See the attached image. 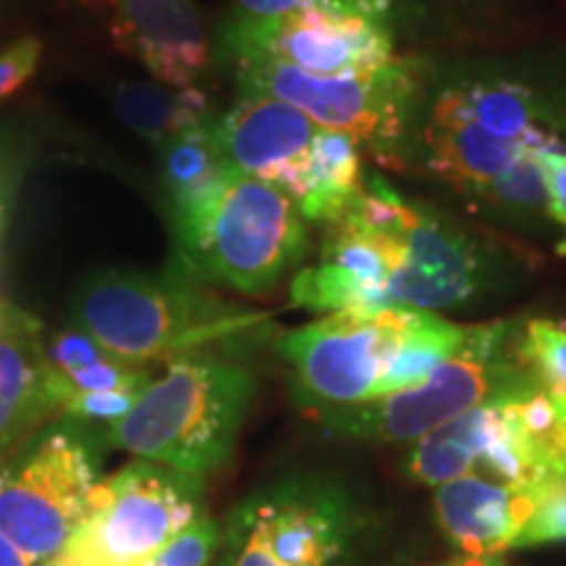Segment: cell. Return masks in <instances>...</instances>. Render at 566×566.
<instances>
[{"label": "cell", "mask_w": 566, "mask_h": 566, "mask_svg": "<svg viewBox=\"0 0 566 566\" xmlns=\"http://www.w3.org/2000/svg\"><path fill=\"white\" fill-rule=\"evenodd\" d=\"M315 265L292 281V302L310 313L462 307L493 283L495 263L462 226L367 176L344 218L325 226Z\"/></svg>", "instance_id": "cell-1"}, {"label": "cell", "mask_w": 566, "mask_h": 566, "mask_svg": "<svg viewBox=\"0 0 566 566\" xmlns=\"http://www.w3.org/2000/svg\"><path fill=\"white\" fill-rule=\"evenodd\" d=\"M420 142L430 171L457 192L506 210H546L537 155L562 139L522 82L485 71L451 76L430 97Z\"/></svg>", "instance_id": "cell-2"}, {"label": "cell", "mask_w": 566, "mask_h": 566, "mask_svg": "<svg viewBox=\"0 0 566 566\" xmlns=\"http://www.w3.org/2000/svg\"><path fill=\"white\" fill-rule=\"evenodd\" d=\"M467 325L424 310H342L289 331L279 354L310 415L384 399L422 384L464 342Z\"/></svg>", "instance_id": "cell-3"}, {"label": "cell", "mask_w": 566, "mask_h": 566, "mask_svg": "<svg viewBox=\"0 0 566 566\" xmlns=\"http://www.w3.org/2000/svg\"><path fill=\"white\" fill-rule=\"evenodd\" d=\"M71 321L116 357L145 365L252 336L265 317L218 300L179 260L160 273L90 275L71 302Z\"/></svg>", "instance_id": "cell-4"}, {"label": "cell", "mask_w": 566, "mask_h": 566, "mask_svg": "<svg viewBox=\"0 0 566 566\" xmlns=\"http://www.w3.org/2000/svg\"><path fill=\"white\" fill-rule=\"evenodd\" d=\"M171 216L181 263L200 281L250 296L271 294L310 250L292 197L233 168Z\"/></svg>", "instance_id": "cell-5"}, {"label": "cell", "mask_w": 566, "mask_h": 566, "mask_svg": "<svg viewBox=\"0 0 566 566\" xmlns=\"http://www.w3.org/2000/svg\"><path fill=\"white\" fill-rule=\"evenodd\" d=\"M212 134L233 171L279 187L307 223H336L363 195V147L275 97L239 95Z\"/></svg>", "instance_id": "cell-6"}, {"label": "cell", "mask_w": 566, "mask_h": 566, "mask_svg": "<svg viewBox=\"0 0 566 566\" xmlns=\"http://www.w3.org/2000/svg\"><path fill=\"white\" fill-rule=\"evenodd\" d=\"M254 396L247 367L212 354H189L145 388L132 412L108 424V438L145 462L205 478L233 454Z\"/></svg>", "instance_id": "cell-7"}, {"label": "cell", "mask_w": 566, "mask_h": 566, "mask_svg": "<svg viewBox=\"0 0 566 566\" xmlns=\"http://www.w3.org/2000/svg\"><path fill=\"white\" fill-rule=\"evenodd\" d=\"M522 321L467 325L464 342L422 384L365 405L313 412L331 436L370 443H415L501 396L537 386L516 354Z\"/></svg>", "instance_id": "cell-8"}, {"label": "cell", "mask_w": 566, "mask_h": 566, "mask_svg": "<svg viewBox=\"0 0 566 566\" xmlns=\"http://www.w3.org/2000/svg\"><path fill=\"white\" fill-rule=\"evenodd\" d=\"M239 95H265L292 105L317 126L342 132L384 163L405 153L422 103V63L399 55L365 74H310L252 53L218 55Z\"/></svg>", "instance_id": "cell-9"}, {"label": "cell", "mask_w": 566, "mask_h": 566, "mask_svg": "<svg viewBox=\"0 0 566 566\" xmlns=\"http://www.w3.org/2000/svg\"><path fill=\"white\" fill-rule=\"evenodd\" d=\"M405 472L433 491L467 475L506 483L566 480L556 459L554 401L533 386L470 409L409 443Z\"/></svg>", "instance_id": "cell-10"}, {"label": "cell", "mask_w": 566, "mask_h": 566, "mask_svg": "<svg viewBox=\"0 0 566 566\" xmlns=\"http://www.w3.org/2000/svg\"><path fill=\"white\" fill-rule=\"evenodd\" d=\"M202 499V478L137 459L92 488L61 558L71 566H145L205 512Z\"/></svg>", "instance_id": "cell-11"}, {"label": "cell", "mask_w": 566, "mask_h": 566, "mask_svg": "<svg viewBox=\"0 0 566 566\" xmlns=\"http://www.w3.org/2000/svg\"><path fill=\"white\" fill-rule=\"evenodd\" d=\"M357 506L336 480L286 478L254 491L231 514V566H344L357 537Z\"/></svg>", "instance_id": "cell-12"}, {"label": "cell", "mask_w": 566, "mask_h": 566, "mask_svg": "<svg viewBox=\"0 0 566 566\" xmlns=\"http://www.w3.org/2000/svg\"><path fill=\"white\" fill-rule=\"evenodd\" d=\"M97 483L95 457L74 424L40 430L0 464V535L45 566L63 554Z\"/></svg>", "instance_id": "cell-13"}, {"label": "cell", "mask_w": 566, "mask_h": 566, "mask_svg": "<svg viewBox=\"0 0 566 566\" xmlns=\"http://www.w3.org/2000/svg\"><path fill=\"white\" fill-rule=\"evenodd\" d=\"M252 53L310 74H365L399 59L396 30L354 13H233L218 30L216 55Z\"/></svg>", "instance_id": "cell-14"}, {"label": "cell", "mask_w": 566, "mask_h": 566, "mask_svg": "<svg viewBox=\"0 0 566 566\" xmlns=\"http://www.w3.org/2000/svg\"><path fill=\"white\" fill-rule=\"evenodd\" d=\"M118 48L155 82L197 87L210 71L212 45L195 0H105Z\"/></svg>", "instance_id": "cell-15"}, {"label": "cell", "mask_w": 566, "mask_h": 566, "mask_svg": "<svg viewBox=\"0 0 566 566\" xmlns=\"http://www.w3.org/2000/svg\"><path fill=\"white\" fill-rule=\"evenodd\" d=\"M556 483L564 480L506 483L485 475L457 478L433 493L438 527L462 556H501L516 548L520 535Z\"/></svg>", "instance_id": "cell-16"}, {"label": "cell", "mask_w": 566, "mask_h": 566, "mask_svg": "<svg viewBox=\"0 0 566 566\" xmlns=\"http://www.w3.org/2000/svg\"><path fill=\"white\" fill-rule=\"evenodd\" d=\"M55 412L42 323L0 296V464Z\"/></svg>", "instance_id": "cell-17"}, {"label": "cell", "mask_w": 566, "mask_h": 566, "mask_svg": "<svg viewBox=\"0 0 566 566\" xmlns=\"http://www.w3.org/2000/svg\"><path fill=\"white\" fill-rule=\"evenodd\" d=\"M118 118L155 147L189 129L212 124L210 101L200 87L163 82H122L113 95Z\"/></svg>", "instance_id": "cell-18"}, {"label": "cell", "mask_w": 566, "mask_h": 566, "mask_svg": "<svg viewBox=\"0 0 566 566\" xmlns=\"http://www.w3.org/2000/svg\"><path fill=\"white\" fill-rule=\"evenodd\" d=\"M160 179L171 208L195 200L229 171L221 147H218L212 124L189 129L158 145Z\"/></svg>", "instance_id": "cell-19"}, {"label": "cell", "mask_w": 566, "mask_h": 566, "mask_svg": "<svg viewBox=\"0 0 566 566\" xmlns=\"http://www.w3.org/2000/svg\"><path fill=\"white\" fill-rule=\"evenodd\" d=\"M516 354L533 380L551 396H566V325L535 317L525 321Z\"/></svg>", "instance_id": "cell-20"}, {"label": "cell", "mask_w": 566, "mask_h": 566, "mask_svg": "<svg viewBox=\"0 0 566 566\" xmlns=\"http://www.w3.org/2000/svg\"><path fill=\"white\" fill-rule=\"evenodd\" d=\"M244 17H281L296 11H336L365 17L396 30L412 17L409 0H233Z\"/></svg>", "instance_id": "cell-21"}, {"label": "cell", "mask_w": 566, "mask_h": 566, "mask_svg": "<svg viewBox=\"0 0 566 566\" xmlns=\"http://www.w3.org/2000/svg\"><path fill=\"white\" fill-rule=\"evenodd\" d=\"M223 546V527L208 509L176 533L145 566H210Z\"/></svg>", "instance_id": "cell-22"}, {"label": "cell", "mask_w": 566, "mask_h": 566, "mask_svg": "<svg viewBox=\"0 0 566 566\" xmlns=\"http://www.w3.org/2000/svg\"><path fill=\"white\" fill-rule=\"evenodd\" d=\"M145 388H126V391H103V394H80L71 396L61 405V415L74 422H118L132 412Z\"/></svg>", "instance_id": "cell-23"}, {"label": "cell", "mask_w": 566, "mask_h": 566, "mask_svg": "<svg viewBox=\"0 0 566 566\" xmlns=\"http://www.w3.org/2000/svg\"><path fill=\"white\" fill-rule=\"evenodd\" d=\"M551 543H566V480L551 488L525 533L516 541V548L551 546Z\"/></svg>", "instance_id": "cell-24"}, {"label": "cell", "mask_w": 566, "mask_h": 566, "mask_svg": "<svg viewBox=\"0 0 566 566\" xmlns=\"http://www.w3.org/2000/svg\"><path fill=\"white\" fill-rule=\"evenodd\" d=\"M40 59L42 42L38 38H21L0 51V103L32 80Z\"/></svg>", "instance_id": "cell-25"}, {"label": "cell", "mask_w": 566, "mask_h": 566, "mask_svg": "<svg viewBox=\"0 0 566 566\" xmlns=\"http://www.w3.org/2000/svg\"><path fill=\"white\" fill-rule=\"evenodd\" d=\"M541 160L543 192H546V212L558 229L564 231L558 254L566 258V150L564 147H548L537 155Z\"/></svg>", "instance_id": "cell-26"}, {"label": "cell", "mask_w": 566, "mask_h": 566, "mask_svg": "<svg viewBox=\"0 0 566 566\" xmlns=\"http://www.w3.org/2000/svg\"><path fill=\"white\" fill-rule=\"evenodd\" d=\"M0 566H34L6 535H0Z\"/></svg>", "instance_id": "cell-27"}, {"label": "cell", "mask_w": 566, "mask_h": 566, "mask_svg": "<svg viewBox=\"0 0 566 566\" xmlns=\"http://www.w3.org/2000/svg\"><path fill=\"white\" fill-rule=\"evenodd\" d=\"M441 566H506L501 562V556H491V558H478V556H459L454 562L441 564Z\"/></svg>", "instance_id": "cell-28"}, {"label": "cell", "mask_w": 566, "mask_h": 566, "mask_svg": "<svg viewBox=\"0 0 566 566\" xmlns=\"http://www.w3.org/2000/svg\"><path fill=\"white\" fill-rule=\"evenodd\" d=\"M548 396H551V394H548ZM551 401H554L556 409L564 415V420H566V396H551Z\"/></svg>", "instance_id": "cell-29"}, {"label": "cell", "mask_w": 566, "mask_h": 566, "mask_svg": "<svg viewBox=\"0 0 566 566\" xmlns=\"http://www.w3.org/2000/svg\"><path fill=\"white\" fill-rule=\"evenodd\" d=\"M210 566H231V562H229V556H226V551H223V546H221V554L216 556V562H212Z\"/></svg>", "instance_id": "cell-30"}, {"label": "cell", "mask_w": 566, "mask_h": 566, "mask_svg": "<svg viewBox=\"0 0 566 566\" xmlns=\"http://www.w3.org/2000/svg\"><path fill=\"white\" fill-rule=\"evenodd\" d=\"M45 566H71V564L66 562V558H61V556H59V558H53V562H48Z\"/></svg>", "instance_id": "cell-31"}]
</instances>
